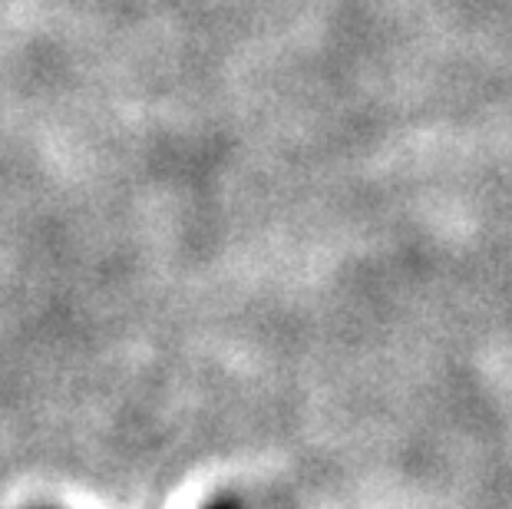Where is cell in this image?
<instances>
[{
	"instance_id": "1",
	"label": "cell",
	"mask_w": 512,
	"mask_h": 509,
	"mask_svg": "<svg viewBox=\"0 0 512 509\" xmlns=\"http://www.w3.org/2000/svg\"><path fill=\"white\" fill-rule=\"evenodd\" d=\"M205 509H238V503H228V500H219V503H212V506H205Z\"/></svg>"
},
{
	"instance_id": "2",
	"label": "cell",
	"mask_w": 512,
	"mask_h": 509,
	"mask_svg": "<svg viewBox=\"0 0 512 509\" xmlns=\"http://www.w3.org/2000/svg\"><path fill=\"white\" fill-rule=\"evenodd\" d=\"M43 509H47V506H43Z\"/></svg>"
}]
</instances>
